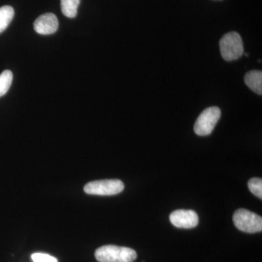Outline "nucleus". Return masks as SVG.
<instances>
[{
	"label": "nucleus",
	"instance_id": "obj_1",
	"mask_svg": "<svg viewBox=\"0 0 262 262\" xmlns=\"http://www.w3.org/2000/svg\"><path fill=\"white\" fill-rule=\"evenodd\" d=\"M95 256L99 262H133L137 258V253L132 248L107 245L98 248Z\"/></svg>",
	"mask_w": 262,
	"mask_h": 262
},
{
	"label": "nucleus",
	"instance_id": "obj_2",
	"mask_svg": "<svg viewBox=\"0 0 262 262\" xmlns=\"http://www.w3.org/2000/svg\"><path fill=\"white\" fill-rule=\"evenodd\" d=\"M221 54L227 61L238 59L244 53L242 38L237 32L225 34L220 42Z\"/></svg>",
	"mask_w": 262,
	"mask_h": 262
},
{
	"label": "nucleus",
	"instance_id": "obj_3",
	"mask_svg": "<svg viewBox=\"0 0 262 262\" xmlns=\"http://www.w3.org/2000/svg\"><path fill=\"white\" fill-rule=\"evenodd\" d=\"M233 222L239 230L247 233H256L262 230L261 216L244 208L234 212Z\"/></svg>",
	"mask_w": 262,
	"mask_h": 262
},
{
	"label": "nucleus",
	"instance_id": "obj_4",
	"mask_svg": "<svg viewBox=\"0 0 262 262\" xmlns=\"http://www.w3.org/2000/svg\"><path fill=\"white\" fill-rule=\"evenodd\" d=\"M124 184L118 179L94 181L84 187V192L94 195H115L123 191Z\"/></svg>",
	"mask_w": 262,
	"mask_h": 262
},
{
	"label": "nucleus",
	"instance_id": "obj_5",
	"mask_svg": "<svg viewBox=\"0 0 262 262\" xmlns=\"http://www.w3.org/2000/svg\"><path fill=\"white\" fill-rule=\"evenodd\" d=\"M220 108L217 106L207 108L196 119L194 125V131L196 135L205 136L209 135L220 120Z\"/></svg>",
	"mask_w": 262,
	"mask_h": 262
},
{
	"label": "nucleus",
	"instance_id": "obj_6",
	"mask_svg": "<svg viewBox=\"0 0 262 262\" xmlns=\"http://www.w3.org/2000/svg\"><path fill=\"white\" fill-rule=\"evenodd\" d=\"M170 221L177 228L192 229L198 226L199 217L192 210H176L170 213Z\"/></svg>",
	"mask_w": 262,
	"mask_h": 262
},
{
	"label": "nucleus",
	"instance_id": "obj_7",
	"mask_svg": "<svg viewBox=\"0 0 262 262\" xmlns=\"http://www.w3.org/2000/svg\"><path fill=\"white\" fill-rule=\"evenodd\" d=\"M34 28L36 32L43 35L54 34L58 28V18L53 13L40 15L34 21Z\"/></svg>",
	"mask_w": 262,
	"mask_h": 262
},
{
	"label": "nucleus",
	"instance_id": "obj_8",
	"mask_svg": "<svg viewBox=\"0 0 262 262\" xmlns=\"http://www.w3.org/2000/svg\"><path fill=\"white\" fill-rule=\"evenodd\" d=\"M245 82L251 91L256 94H262V72L252 70L247 72L245 75Z\"/></svg>",
	"mask_w": 262,
	"mask_h": 262
},
{
	"label": "nucleus",
	"instance_id": "obj_9",
	"mask_svg": "<svg viewBox=\"0 0 262 262\" xmlns=\"http://www.w3.org/2000/svg\"><path fill=\"white\" fill-rule=\"evenodd\" d=\"M14 9L9 5L0 8V34L8 28L14 17Z\"/></svg>",
	"mask_w": 262,
	"mask_h": 262
},
{
	"label": "nucleus",
	"instance_id": "obj_10",
	"mask_svg": "<svg viewBox=\"0 0 262 262\" xmlns=\"http://www.w3.org/2000/svg\"><path fill=\"white\" fill-rule=\"evenodd\" d=\"M80 3V0H61L62 13L66 17L75 18Z\"/></svg>",
	"mask_w": 262,
	"mask_h": 262
},
{
	"label": "nucleus",
	"instance_id": "obj_11",
	"mask_svg": "<svg viewBox=\"0 0 262 262\" xmlns=\"http://www.w3.org/2000/svg\"><path fill=\"white\" fill-rule=\"evenodd\" d=\"M13 77V73L10 70H5L0 75V97L5 96L9 91Z\"/></svg>",
	"mask_w": 262,
	"mask_h": 262
},
{
	"label": "nucleus",
	"instance_id": "obj_12",
	"mask_svg": "<svg viewBox=\"0 0 262 262\" xmlns=\"http://www.w3.org/2000/svg\"><path fill=\"white\" fill-rule=\"evenodd\" d=\"M248 189L255 196L262 199V179L261 178H252L248 181Z\"/></svg>",
	"mask_w": 262,
	"mask_h": 262
},
{
	"label": "nucleus",
	"instance_id": "obj_13",
	"mask_svg": "<svg viewBox=\"0 0 262 262\" xmlns=\"http://www.w3.org/2000/svg\"><path fill=\"white\" fill-rule=\"evenodd\" d=\"M32 259L34 262H58L56 258L46 253H34L32 255Z\"/></svg>",
	"mask_w": 262,
	"mask_h": 262
}]
</instances>
